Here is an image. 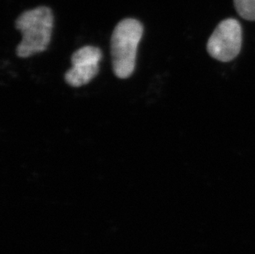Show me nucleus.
I'll use <instances>...</instances> for the list:
<instances>
[{
	"mask_svg": "<svg viewBox=\"0 0 255 254\" xmlns=\"http://www.w3.org/2000/svg\"><path fill=\"white\" fill-rule=\"evenodd\" d=\"M143 31L141 22L135 18H125L115 26L111 37L112 63L119 79H128L134 72Z\"/></svg>",
	"mask_w": 255,
	"mask_h": 254,
	"instance_id": "2",
	"label": "nucleus"
},
{
	"mask_svg": "<svg viewBox=\"0 0 255 254\" xmlns=\"http://www.w3.org/2000/svg\"><path fill=\"white\" fill-rule=\"evenodd\" d=\"M242 27L234 18L220 22L207 41L209 55L222 62H229L239 55L242 46Z\"/></svg>",
	"mask_w": 255,
	"mask_h": 254,
	"instance_id": "3",
	"label": "nucleus"
},
{
	"mask_svg": "<svg viewBox=\"0 0 255 254\" xmlns=\"http://www.w3.org/2000/svg\"><path fill=\"white\" fill-rule=\"evenodd\" d=\"M53 13L51 8L41 6L20 14L15 22L16 28L22 33L16 54L20 58H28L43 52L48 47L53 29Z\"/></svg>",
	"mask_w": 255,
	"mask_h": 254,
	"instance_id": "1",
	"label": "nucleus"
},
{
	"mask_svg": "<svg viewBox=\"0 0 255 254\" xmlns=\"http://www.w3.org/2000/svg\"><path fill=\"white\" fill-rule=\"evenodd\" d=\"M102 51L99 47L83 46L73 53L72 67L65 74V80L73 88H80L89 84L99 71Z\"/></svg>",
	"mask_w": 255,
	"mask_h": 254,
	"instance_id": "4",
	"label": "nucleus"
},
{
	"mask_svg": "<svg viewBox=\"0 0 255 254\" xmlns=\"http://www.w3.org/2000/svg\"><path fill=\"white\" fill-rule=\"evenodd\" d=\"M234 3L241 17L255 21V0H234Z\"/></svg>",
	"mask_w": 255,
	"mask_h": 254,
	"instance_id": "5",
	"label": "nucleus"
}]
</instances>
